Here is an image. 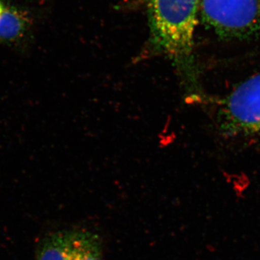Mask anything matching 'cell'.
<instances>
[{"mask_svg":"<svg viewBox=\"0 0 260 260\" xmlns=\"http://www.w3.org/2000/svg\"><path fill=\"white\" fill-rule=\"evenodd\" d=\"M32 26V19L28 12L7 7L0 17V44L18 46L25 42Z\"/></svg>","mask_w":260,"mask_h":260,"instance_id":"277c9868","label":"cell"},{"mask_svg":"<svg viewBox=\"0 0 260 260\" xmlns=\"http://www.w3.org/2000/svg\"><path fill=\"white\" fill-rule=\"evenodd\" d=\"M73 260H102L99 239L90 233L73 232Z\"/></svg>","mask_w":260,"mask_h":260,"instance_id":"8992f818","label":"cell"},{"mask_svg":"<svg viewBox=\"0 0 260 260\" xmlns=\"http://www.w3.org/2000/svg\"><path fill=\"white\" fill-rule=\"evenodd\" d=\"M73 232L51 234L41 243L37 260H73Z\"/></svg>","mask_w":260,"mask_h":260,"instance_id":"5b68a950","label":"cell"},{"mask_svg":"<svg viewBox=\"0 0 260 260\" xmlns=\"http://www.w3.org/2000/svg\"><path fill=\"white\" fill-rule=\"evenodd\" d=\"M200 0H148L153 41L174 57L191 61Z\"/></svg>","mask_w":260,"mask_h":260,"instance_id":"6da1fadb","label":"cell"},{"mask_svg":"<svg viewBox=\"0 0 260 260\" xmlns=\"http://www.w3.org/2000/svg\"><path fill=\"white\" fill-rule=\"evenodd\" d=\"M203 23L223 39H246L260 31V0H200Z\"/></svg>","mask_w":260,"mask_h":260,"instance_id":"3957f363","label":"cell"},{"mask_svg":"<svg viewBox=\"0 0 260 260\" xmlns=\"http://www.w3.org/2000/svg\"><path fill=\"white\" fill-rule=\"evenodd\" d=\"M216 120L224 136L260 137V73L220 99Z\"/></svg>","mask_w":260,"mask_h":260,"instance_id":"7a4b0ae2","label":"cell"},{"mask_svg":"<svg viewBox=\"0 0 260 260\" xmlns=\"http://www.w3.org/2000/svg\"><path fill=\"white\" fill-rule=\"evenodd\" d=\"M7 7L8 5L5 3L4 0H0V17L5 13Z\"/></svg>","mask_w":260,"mask_h":260,"instance_id":"52a82bcc","label":"cell"}]
</instances>
